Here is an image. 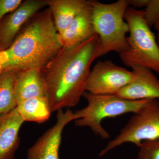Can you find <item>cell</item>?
Segmentation results:
<instances>
[{"mask_svg": "<svg viewBox=\"0 0 159 159\" xmlns=\"http://www.w3.org/2000/svg\"><path fill=\"white\" fill-rule=\"evenodd\" d=\"M99 43L95 34L74 47H63L41 70L52 112L78 104L85 91L91 65L98 58Z\"/></svg>", "mask_w": 159, "mask_h": 159, "instance_id": "1", "label": "cell"}, {"mask_svg": "<svg viewBox=\"0 0 159 159\" xmlns=\"http://www.w3.org/2000/svg\"><path fill=\"white\" fill-rule=\"evenodd\" d=\"M63 48L49 8L31 16L9 48L0 52L3 70H42Z\"/></svg>", "mask_w": 159, "mask_h": 159, "instance_id": "2", "label": "cell"}, {"mask_svg": "<svg viewBox=\"0 0 159 159\" xmlns=\"http://www.w3.org/2000/svg\"><path fill=\"white\" fill-rule=\"evenodd\" d=\"M88 2L95 33L99 39L97 57L112 51L119 54L128 50L126 34L129 29L124 21V16L129 6L128 0H119L111 4L97 0H90Z\"/></svg>", "mask_w": 159, "mask_h": 159, "instance_id": "3", "label": "cell"}, {"mask_svg": "<svg viewBox=\"0 0 159 159\" xmlns=\"http://www.w3.org/2000/svg\"><path fill=\"white\" fill-rule=\"evenodd\" d=\"M144 14V10L130 6L126 9L124 19L129 26V35L126 38L129 48L119 53V57L129 67L142 66L159 75V47Z\"/></svg>", "mask_w": 159, "mask_h": 159, "instance_id": "4", "label": "cell"}, {"mask_svg": "<svg viewBox=\"0 0 159 159\" xmlns=\"http://www.w3.org/2000/svg\"><path fill=\"white\" fill-rule=\"evenodd\" d=\"M83 97L88 104L74 112L77 118L75 125L89 127L95 135L103 139H108L110 134L102 127V120L128 113H135L150 100H129L115 95H94L86 91Z\"/></svg>", "mask_w": 159, "mask_h": 159, "instance_id": "5", "label": "cell"}, {"mask_svg": "<svg viewBox=\"0 0 159 159\" xmlns=\"http://www.w3.org/2000/svg\"><path fill=\"white\" fill-rule=\"evenodd\" d=\"M158 138L159 101L150 99L134 113L116 138L108 142L99 156L125 143H132L139 147L142 142Z\"/></svg>", "mask_w": 159, "mask_h": 159, "instance_id": "6", "label": "cell"}, {"mask_svg": "<svg viewBox=\"0 0 159 159\" xmlns=\"http://www.w3.org/2000/svg\"><path fill=\"white\" fill-rule=\"evenodd\" d=\"M134 75L111 60L99 61L90 71L85 91L94 95H115L130 83Z\"/></svg>", "mask_w": 159, "mask_h": 159, "instance_id": "7", "label": "cell"}, {"mask_svg": "<svg viewBox=\"0 0 159 159\" xmlns=\"http://www.w3.org/2000/svg\"><path fill=\"white\" fill-rule=\"evenodd\" d=\"M56 123L28 149L27 159H60L59 149L64 128L77 117L70 109L57 111Z\"/></svg>", "mask_w": 159, "mask_h": 159, "instance_id": "8", "label": "cell"}, {"mask_svg": "<svg viewBox=\"0 0 159 159\" xmlns=\"http://www.w3.org/2000/svg\"><path fill=\"white\" fill-rule=\"evenodd\" d=\"M49 0H26L0 20V52L9 48L29 19L46 6Z\"/></svg>", "mask_w": 159, "mask_h": 159, "instance_id": "9", "label": "cell"}, {"mask_svg": "<svg viewBox=\"0 0 159 159\" xmlns=\"http://www.w3.org/2000/svg\"><path fill=\"white\" fill-rule=\"evenodd\" d=\"M131 68L133 80L115 96L129 100L159 99V80L152 70L140 66Z\"/></svg>", "mask_w": 159, "mask_h": 159, "instance_id": "10", "label": "cell"}, {"mask_svg": "<svg viewBox=\"0 0 159 159\" xmlns=\"http://www.w3.org/2000/svg\"><path fill=\"white\" fill-rule=\"evenodd\" d=\"M25 121L16 107L0 115V159H13L20 145L19 132Z\"/></svg>", "mask_w": 159, "mask_h": 159, "instance_id": "11", "label": "cell"}, {"mask_svg": "<svg viewBox=\"0 0 159 159\" xmlns=\"http://www.w3.org/2000/svg\"><path fill=\"white\" fill-rule=\"evenodd\" d=\"M14 89L16 106L27 99L47 97L45 82L39 69L18 70Z\"/></svg>", "mask_w": 159, "mask_h": 159, "instance_id": "12", "label": "cell"}, {"mask_svg": "<svg viewBox=\"0 0 159 159\" xmlns=\"http://www.w3.org/2000/svg\"><path fill=\"white\" fill-rule=\"evenodd\" d=\"M95 34L90 6L88 2L87 7L59 35L64 48H70L85 41Z\"/></svg>", "mask_w": 159, "mask_h": 159, "instance_id": "13", "label": "cell"}, {"mask_svg": "<svg viewBox=\"0 0 159 159\" xmlns=\"http://www.w3.org/2000/svg\"><path fill=\"white\" fill-rule=\"evenodd\" d=\"M88 6V2L85 0H49L48 8L59 34L63 32Z\"/></svg>", "mask_w": 159, "mask_h": 159, "instance_id": "14", "label": "cell"}, {"mask_svg": "<svg viewBox=\"0 0 159 159\" xmlns=\"http://www.w3.org/2000/svg\"><path fill=\"white\" fill-rule=\"evenodd\" d=\"M16 108L25 122L43 123L48 120L52 112L47 97L25 100L17 104Z\"/></svg>", "mask_w": 159, "mask_h": 159, "instance_id": "15", "label": "cell"}, {"mask_svg": "<svg viewBox=\"0 0 159 159\" xmlns=\"http://www.w3.org/2000/svg\"><path fill=\"white\" fill-rule=\"evenodd\" d=\"M18 70H4L0 75V115L16 107L14 93V81Z\"/></svg>", "mask_w": 159, "mask_h": 159, "instance_id": "16", "label": "cell"}, {"mask_svg": "<svg viewBox=\"0 0 159 159\" xmlns=\"http://www.w3.org/2000/svg\"><path fill=\"white\" fill-rule=\"evenodd\" d=\"M139 147L138 159H159V138L142 142Z\"/></svg>", "mask_w": 159, "mask_h": 159, "instance_id": "17", "label": "cell"}, {"mask_svg": "<svg viewBox=\"0 0 159 159\" xmlns=\"http://www.w3.org/2000/svg\"><path fill=\"white\" fill-rule=\"evenodd\" d=\"M144 10V17L149 28L159 21V0H149Z\"/></svg>", "mask_w": 159, "mask_h": 159, "instance_id": "18", "label": "cell"}, {"mask_svg": "<svg viewBox=\"0 0 159 159\" xmlns=\"http://www.w3.org/2000/svg\"><path fill=\"white\" fill-rule=\"evenodd\" d=\"M23 2L22 0H0V20L6 14L17 9Z\"/></svg>", "mask_w": 159, "mask_h": 159, "instance_id": "19", "label": "cell"}, {"mask_svg": "<svg viewBox=\"0 0 159 159\" xmlns=\"http://www.w3.org/2000/svg\"><path fill=\"white\" fill-rule=\"evenodd\" d=\"M149 1V0H128L129 6L135 9L146 7Z\"/></svg>", "mask_w": 159, "mask_h": 159, "instance_id": "20", "label": "cell"}, {"mask_svg": "<svg viewBox=\"0 0 159 159\" xmlns=\"http://www.w3.org/2000/svg\"><path fill=\"white\" fill-rule=\"evenodd\" d=\"M154 27L155 29L157 31H158L159 34V21L154 26Z\"/></svg>", "mask_w": 159, "mask_h": 159, "instance_id": "21", "label": "cell"}, {"mask_svg": "<svg viewBox=\"0 0 159 159\" xmlns=\"http://www.w3.org/2000/svg\"><path fill=\"white\" fill-rule=\"evenodd\" d=\"M157 43L159 47V34H157V36L156 37Z\"/></svg>", "mask_w": 159, "mask_h": 159, "instance_id": "22", "label": "cell"}, {"mask_svg": "<svg viewBox=\"0 0 159 159\" xmlns=\"http://www.w3.org/2000/svg\"><path fill=\"white\" fill-rule=\"evenodd\" d=\"M3 70H3L2 67V66L0 65V75L2 74Z\"/></svg>", "mask_w": 159, "mask_h": 159, "instance_id": "23", "label": "cell"}]
</instances>
